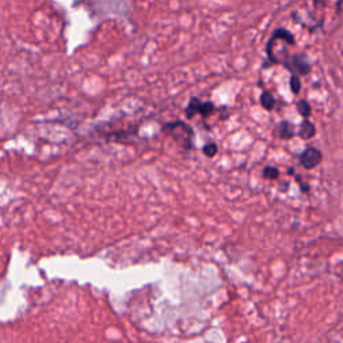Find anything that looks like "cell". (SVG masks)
Instances as JSON below:
<instances>
[{"instance_id":"1","label":"cell","mask_w":343,"mask_h":343,"mask_svg":"<svg viewBox=\"0 0 343 343\" xmlns=\"http://www.w3.org/2000/svg\"><path fill=\"white\" fill-rule=\"evenodd\" d=\"M164 130L169 133L177 141V144H180L182 148L190 149L193 145V130L190 129L184 122H171L164 126Z\"/></svg>"},{"instance_id":"2","label":"cell","mask_w":343,"mask_h":343,"mask_svg":"<svg viewBox=\"0 0 343 343\" xmlns=\"http://www.w3.org/2000/svg\"><path fill=\"white\" fill-rule=\"evenodd\" d=\"M215 105L212 102H201L199 98H192L189 102V106L186 108L185 115L186 118H193L196 114H201L204 117H208L215 112Z\"/></svg>"},{"instance_id":"3","label":"cell","mask_w":343,"mask_h":343,"mask_svg":"<svg viewBox=\"0 0 343 343\" xmlns=\"http://www.w3.org/2000/svg\"><path fill=\"white\" fill-rule=\"evenodd\" d=\"M322 163V152L315 148H307L300 156V164L304 169H314Z\"/></svg>"},{"instance_id":"4","label":"cell","mask_w":343,"mask_h":343,"mask_svg":"<svg viewBox=\"0 0 343 343\" xmlns=\"http://www.w3.org/2000/svg\"><path fill=\"white\" fill-rule=\"evenodd\" d=\"M291 63H286V67L291 70V71L298 72V74H302V75H306L311 70V66L308 63L306 55L303 54H296L291 57Z\"/></svg>"},{"instance_id":"5","label":"cell","mask_w":343,"mask_h":343,"mask_svg":"<svg viewBox=\"0 0 343 343\" xmlns=\"http://www.w3.org/2000/svg\"><path fill=\"white\" fill-rule=\"evenodd\" d=\"M315 125L311 123L308 119H304L302 125H300V129H299V136L304 138V140H311L312 137L315 136Z\"/></svg>"},{"instance_id":"6","label":"cell","mask_w":343,"mask_h":343,"mask_svg":"<svg viewBox=\"0 0 343 343\" xmlns=\"http://www.w3.org/2000/svg\"><path fill=\"white\" fill-rule=\"evenodd\" d=\"M278 133H279L280 138H285V140H289L295 136V127H293L292 123H289L287 121L280 122L279 126H278Z\"/></svg>"},{"instance_id":"7","label":"cell","mask_w":343,"mask_h":343,"mask_svg":"<svg viewBox=\"0 0 343 343\" xmlns=\"http://www.w3.org/2000/svg\"><path fill=\"white\" fill-rule=\"evenodd\" d=\"M260 104L266 110H272L275 106V98L270 91H263V94L260 95Z\"/></svg>"},{"instance_id":"8","label":"cell","mask_w":343,"mask_h":343,"mask_svg":"<svg viewBox=\"0 0 343 343\" xmlns=\"http://www.w3.org/2000/svg\"><path fill=\"white\" fill-rule=\"evenodd\" d=\"M296 109H298V112L300 115H303L306 119H308L310 114H311V106H310V104H308L307 101H304V100L299 101L298 105H296Z\"/></svg>"},{"instance_id":"9","label":"cell","mask_w":343,"mask_h":343,"mask_svg":"<svg viewBox=\"0 0 343 343\" xmlns=\"http://www.w3.org/2000/svg\"><path fill=\"white\" fill-rule=\"evenodd\" d=\"M289 87H291V91L293 94H298L300 89H302V83H300V79L296 74H292L291 75V79H289Z\"/></svg>"},{"instance_id":"10","label":"cell","mask_w":343,"mask_h":343,"mask_svg":"<svg viewBox=\"0 0 343 343\" xmlns=\"http://www.w3.org/2000/svg\"><path fill=\"white\" fill-rule=\"evenodd\" d=\"M203 152H204V154L207 156V157L212 158L217 154V152H219V148H217V145L215 144V142H211V144H207L205 146H204Z\"/></svg>"},{"instance_id":"11","label":"cell","mask_w":343,"mask_h":343,"mask_svg":"<svg viewBox=\"0 0 343 343\" xmlns=\"http://www.w3.org/2000/svg\"><path fill=\"white\" fill-rule=\"evenodd\" d=\"M263 174L266 178H278L279 177V169H276L275 167H267L264 171H263Z\"/></svg>"}]
</instances>
